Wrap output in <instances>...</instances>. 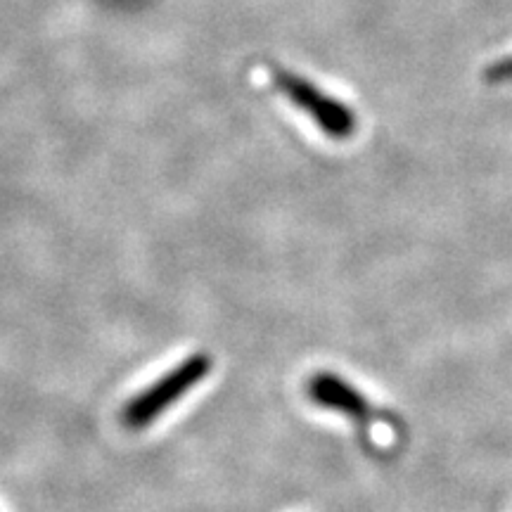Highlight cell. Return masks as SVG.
Returning <instances> with one entry per match:
<instances>
[{"label": "cell", "instance_id": "3", "mask_svg": "<svg viewBox=\"0 0 512 512\" xmlns=\"http://www.w3.org/2000/svg\"><path fill=\"white\" fill-rule=\"evenodd\" d=\"M309 394L318 406L330 408V411H339L354 420H366L370 415L366 396L358 394L351 384L339 380L337 375L318 373L309 382Z\"/></svg>", "mask_w": 512, "mask_h": 512}, {"label": "cell", "instance_id": "2", "mask_svg": "<svg viewBox=\"0 0 512 512\" xmlns=\"http://www.w3.org/2000/svg\"><path fill=\"white\" fill-rule=\"evenodd\" d=\"M209 370L211 361L207 356H190L188 361H183L176 370H171L169 375H164L157 384H152L150 389H145L143 394H138L128 403L124 411V425L131 430L150 425L152 420H157L159 413H164L171 403H176L188 389L195 387Z\"/></svg>", "mask_w": 512, "mask_h": 512}, {"label": "cell", "instance_id": "1", "mask_svg": "<svg viewBox=\"0 0 512 512\" xmlns=\"http://www.w3.org/2000/svg\"><path fill=\"white\" fill-rule=\"evenodd\" d=\"M275 88L292 102L294 107L309 114L316 121V126L325 136L344 140L351 138L356 131V117L344 102L330 98L328 93L320 91L318 86H313L309 79L294 74V72H275L273 76Z\"/></svg>", "mask_w": 512, "mask_h": 512}, {"label": "cell", "instance_id": "4", "mask_svg": "<svg viewBox=\"0 0 512 512\" xmlns=\"http://www.w3.org/2000/svg\"><path fill=\"white\" fill-rule=\"evenodd\" d=\"M484 81L486 83H508L512 81V55L503 57V60H498L494 64H489V67L484 69Z\"/></svg>", "mask_w": 512, "mask_h": 512}]
</instances>
